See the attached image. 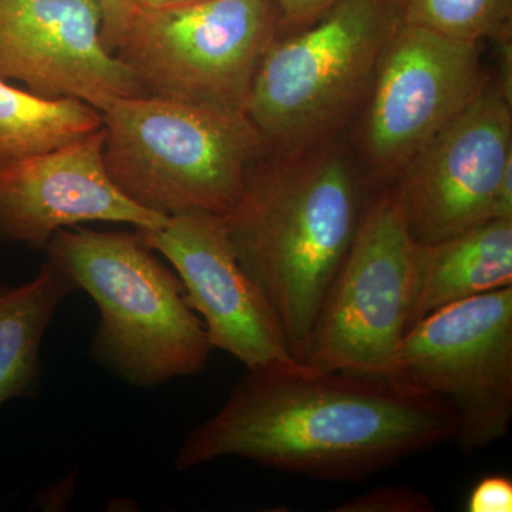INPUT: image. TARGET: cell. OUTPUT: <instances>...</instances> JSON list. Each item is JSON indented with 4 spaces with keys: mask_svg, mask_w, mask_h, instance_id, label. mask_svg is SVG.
Wrapping results in <instances>:
<instances>
[{
    "mask_svg": "<svg viewBox=\"0 0 512 512\" xmlns=\"http://www.w3.org/2000/svg\"><path fill=\"white\" fill-rule=\"evenodd\" d=\"M338 140L264 151L222 217L239 265L264 293L302 365L373 190Z\"/></svg>",
    "mask_w": 512,
    "mask_h": 512,
    "instance_id": "obj_2",
    "label": "cell"
},
{
    "mask_svg": "<svg viewBox=\"0 0 512 512\" xmlns=\"http://www.w3.org/2000/svg\"><path fill=\"white\" fill-rule=\"evenodd\" d=\"M101 8V39L110 53L116 52L138 9L133 0H99Z\"/></svg>",
    "mask_w": 512,
    "mask_h": 512,
    "instance_id": "obj_20",
    "label": "cell"
},
{
    "mask_svg": "<svg viewBox=\"0 0 512 512\" xmlns=\"http://www.w3.org/2000/svg\"><path fill=\"white\" fill-rule=\"evenodd\" d=\"M511 94L491 77L480 97L394 183L417 244L444 241L494 220L495 191L512 164Z\"/></svg>",
    "mask_w": 512,
    "mask_h": 512,
    "instance_id": "obj_10",
    "label": "cell"
},
{
    "mask_svg": "<svg viewBox=\"0 0 512 512\" xmlns=\"http://www.w3.org/2000/svg\"><path fill=\"white\" fill-rule=\"evenodd\" d=\"M103 127L67 146L0 167V239L46 249L84 222L158 228L168 218L126 197L107 173Z\"/></svg>",
    "mask_w": 512,
    "mask_h": 512,
    "instance_id": "obj_13",
    "label": "cell"
},
{
    "mask_svg": "<svg viewBox=\"0 0 512 512\" xmlns=\"http://www.w3.org/2000/svg\"><path fill=\"white\" fill-rule=\"evenodd\" d=\"M101 116L111 180L131 201L165 218L225 217L249 165L265 151L241 111L134 96L114 100Z\"/></svg>",
    "mask_w": 512,
    "mask_h": 512,
    "instance_id": "obj_4",
    "label": "cell"
},
{
    "mask_svg": "<svg viewBox=\"0 0 512 512\" xmlns=\"http://www.w3.org/2000/svg\"><path fill=\"white\" fill-rule=\"evenodd\" d=\"M79 291L49 259L19 286L0 284V407L36 399L42 384V343L67 296Z\"/></svg>",
    "mask_w": 512,
    "mask_h": 512,
    "instance_id": "obj_15",
    "label": "cell"
},
{
    "mask_svg": "<svg viewBox=\"0 0 512 512\" xmlns=\"http://www.w3.org/2000/svg\"><path fill=\"white\" fill-rule=\"evenodd\" d=\"M101 111L77 99L37 96L0 80V167L92 136Z\"/></svg>",
    "mask_w": 512,
    "mask_h": 512,
    "instance_id": "obj_16",
    "label": "cell"
},
{
    "mask_svg": "<svg viewBox=\"0 0 512 512\" xmlns=\"http://www.w3.org/2000/svg\"><path fill=\"white\" fill-rule=\"evenodd\" d=\"M99 0H0V80L103 111L146 96L101 39Z\"/></svg>",
    "mask_w": 512,
    "mask_h": 512,
    "instance_id": "obj_12",
    "label": "cell"
},
{
    "mask_svg": "<svg viewBox=\"0 0 512 512\" xmlns=\"http://www.w3.org/2000/svg\"><path fill=\"white\" fill-rule=\"evenodd\" d=\"M511 218L512 220V164L504 171L494 198V220Z\"/></svg>",
    "mask_w": 512,
    "mask_h": 512,
    "instance_id": "obj_22",
    "label": "cell"
},
{
    "mask_svg": "<svg viewBox=\"0 0 512 512\" xmlns=\"http://www.w3.org/2000/svg\"><path fill=\"white\" fill-rule=\"evenodd\" d=\"M336 512H433L436 505L429 495L407 485L377 487L346 501Z\"/></svg>",
    "mask_w": 512,
    "mask_h": 512,
    "instance_id": "obj_18",
    "label": "cell"
},
{
    "mask_svg": "<svg viewBox=\"0 0 512 512\" xmlns=\"http://www.w3.org/2000/svg\"><path fill=\"white\" fill-rule=\"evenodd\" d=\"M468 512H511L512 480L503 474L485 476L473 488L467 497Z\"/></svg>",
    "mask_w": 512,
    "mask_h": 512,
    "instance_id": "obj_19",
    "label": "cell"
},
{
    "mask_svg": "<svg viewBox=\"0 0 512 512\" xmlns=\"http://www.w3.org/2000/svg\"><path fill=\"white\" fill-rule=\"evenodd\" d=\"M399 25L396 0H339L311 25L276 37L245 106L265 151L339 137L362 109Z\"/></svg>",
    "mask_w": 512,
    "mask_h": 512,
    "instance_id": "obj_5",
    "label": "cell"
},
{
    "mask_svg": "<svg viewBox=\"0 0 512 512\" xmlns=\"http://www.w3.org/2000/svg\"><path fill=\"white\" fill-rule=\"evenodd\" d=\"M400 22L458 42L512 39V0H396Z\"/></svg>",
    "mask_w": 512,
    "mask_h": 512,
    "instance_id": "obj_17",
    "label": "cell"
},
{
    "mask_svg": "<svg viewBox=\"0 0 512 512\" xmlns=\"http://www.w3.org/2000/svg\"><path fill=\"white\" fill-rule=\"evenodd\" d=\"M453 410L389 377L292 369L248 372L174 460L187 471L238 457L296 476L362 481L451 443Z\"/></svg>",
    "mask_w": 512,
    "mask_h": 512,
    "instance_id": "obj_1",
    "label": "cell"
},
{
    "mask_svg": "<svg viewBox=\"0 0 512 512\" xmlns=\"http://www.w3.org/2000/svg\"><path fill=\"white\" fill-rule=\"evenodd\" d=\"M481 46L400 22L362 106L357 154L373 188L396 183L491 80Z\"/></svg>",
    "mask_w": 512,
    "mask_h": 512,
    "instance_id": "obj_9",
    "label": "cell"
},
{
    "mask_svg": "<svg viewBox=\"0 0 512 512\" xmlns=\"http://www.w3.org/2000/svg\"><path fill=\"white\" fill-rule=\"evenodd\" d=\"M46 251L99 308L90 345L97 365L141 389L207 369L212 348L204 323L188 305L180 276L138 232L60 229Z\"/></svg>",
    "mask_w": 512,
    "mask_h": 512,
    "instance_id": "obj_3",
    "label": "cell"
},
{
    "mask_svg": "<svg viewBox=\"0 0 512 512\" xmlns=\"http://www.w3.org/2000/svg\"><path fill=\"white\" fill-rule=\"evenodd\" d=\"M195 2H201V0H133L138 10H164L191 5Z\"/></svg>",
    "mask_w": 512,
    "mask_h": 512,
    "instance_id": "obj_23",
    "label": "cell"
},
{
    "mask_svg": "<svg viewBox=\"0 0 512 512\" xmlns=\"http://www.w3.org/2000/svg\"><path fill=\"white\" fill-rule=\"evenodd\" d=\"M414 252L396 185L373 188L320 309L306 366L393 379L409 328Z\"/></svg>",
    "mask_w": 512,
    "mask_h": 512,
    "instance_id": "obj_7",
    "label": "cell"
},
{
    "mask_svg": "<svg viewBox=\"0 0 512 512\" xmlns=\"http://www.w3.org/2000/svg\"><path fill=\"white\" fill-rule=\"evenodd\" d=\"M339 0H276L282 19V33L311 25ZM281 33V35H282Z\"/></svg>",
    "mask_w": 512,
    "mask_h": 512,
    "instance_id": "obj_21",
    "label": "cell"
},
{
    "mask_svg": "<svg viewBox=\"0 0 512 512\" xmlns=\"http://www.w3.org/2000/svg\"><path fill=\"white\" fill-rule=\"evenodd\" d=\"M136 231L146 247L173 265L212 349L234 356L248 372L303 366L264 293L239 265L224 218L191 212Z\"/></svg>",
    "mask_w": 512,
    "mask_h": 512,
    "instance_id": "obj_11",
    "label": "cell"
},
{
    "mask_svg": "<svg viewBox=\"0 0 512 512\" xmlns=\"http://www.w3.org/2000/svg\"><path fill=\"white\" fill-rule=\"evenodd\" d=\"M393 380L446 403L453 443L473 454L512 421V286L444 306L407 330Z\"/></svg>",
    "mask_w": 512,
    "mask_h": 512,
    "instance_id": "obj_8",
    "label": "cell"
},
{
    "mask_svg": "<svg viewBox=\"0 0 512 512\" xmlns=\"http://www.w3.org/2000/svg\"><path fill=\"white\" fill-rule=\"evenodd\" d=\"M512 286V220L497 218L414 252L409 330L430 313Z\"/></svg>",
    "mask_w": 512,
    "mask_h": 512,
    "instance_id": "obj_14",
    "label": "cell"
},
{
    "mask_svg": "<svg viewBox=\"0 0 512 512\" xmlns=\"http://www.w3.org/2000/svg\"><path fill=\"white\" fill-rule=\"evenodd\" d=\"M282 33L276 0H201L138 10L114 55L146 96L241 111Z\"/></svg>",
    "mask_w": 512,
    "mask_h": 512,
    "instance_id": "obj_6",
    "label": "cell"
}]
</instances>
